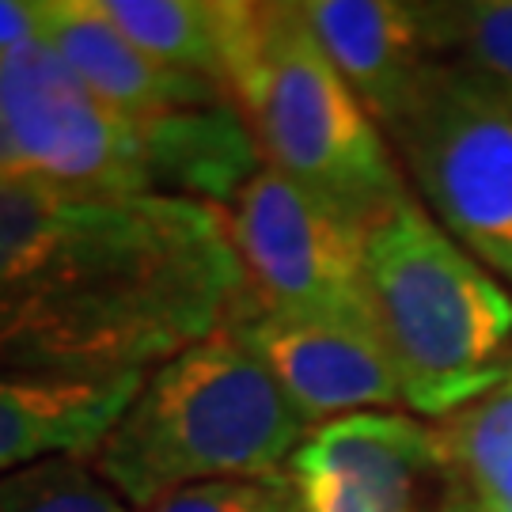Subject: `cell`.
I'll use <instances>...</instances> for the list:
<instances>
[{
    "mask_svg": "<svg viewBox=\"0 0 512 512\" xmlns=\"http://www.w3.org/2000/svg\"><path fill=\"white\" fill-rule=\"evenodd\" d=\"M224 213L247 281V311L376 323L365 274L368 236L293 179L262 164Z\"/></svg>",
    "mask_w": 512,
    "mask_h": 512,
    "instance_id": "cell-6",
    "label": "cell"
},
{
    "mask_svg": "<svg viewBox=\"0 0 512 512\" xmlns=\"http://www.w3.org/2000/svg\"><path fill=\"white\" fill-rule=\"evenodd\" d=\"M228 99L262 164L368 236L414 198L384 129L315 38L304 4L236 0Z\"/></svg>",
    "mask_w": 512,
    "mask_h": 512,
    "instance_id": "cell-2",
    "label": "cell"
},
{
    "mask_svg": "<svg viewBox=\"0 0 512 512\" xmlns=\"http://www.w3.org/2000/svg\"><path fill=\"white\" fill-rule=\"evenodd\" d=\"M0 512H137L88 459L61 456L0 478Z\"/></svg>",
    "mask_w": 512,
    "mask_h": 512,
    "instance_id": "cell-16",
    "label": "cell"
},
{
    "mask_svg": "<svg viewBox=\"0 0 512 512\" xmlns=\"http://www.w3.org/2000/svg\"><path fill=\"white\" fill-rule=\"evenodd\" d=\"M141 380L145 372L114 380L0 372V478L46 459H92Z\"/></svg>",
    "mask_w": 512,
    "mask_h": 512,
    "instance_id": "cell-12",
    "label": "cell"
},
{
    "mask_svg": "<svg viewBox=\"0 0 512 512\" xmlns=\"http://www.w3.org/2000/svg\"><path fill=\"white\" fill-rule=\"evenodd\" d=\"M387 141L421 209L512 289V103L448 61Z\"/></svg>",
    "mask_w": 512,
    "mask_h": 512,
    "instance_id": "cell-5",
    "label": "cell"
},
{
    "mask_svg": "<svg viewBox=\"0 0 512 512\" xmlns=\"http://www.w3.org/2000/svg\"><path fill=\"white\" fill-rule=\"evenodd\" d=\"M365 274L403 406L418 418H452L512 372V289L418 198L368 232Z\"/></svg>",
    "mask_w": 512,
    "mask_h": 512,
    "instance_id": "cell-4",
    "label": "cell"
},
{
    "mask_svg": "<svg viewBox=\"0 0 512 512\" xmlns=\"http://www.w3.org/2000/svg\"><path fill=\"white\" fill-rule=\"evenodd\" d=\"M285 475L300 512H440L444 448L437 421L368 410L311 429Z\"/></svg>",
    "mask_w": 512,
    "mask_h": 512,
    "instance_id": "cell-8",
    "label": "cell"
},
{
    "mask_svg": "<svg viewBox=\"0 0 512 512\" xmlns=\"http://www.w3.org/2000/svg\"><path fill=\"white\" fill-rule=\"evenodd\" d=\"M296 512H300V509H296Z\"/></svg>",
    "mask_w": 512,
    "mask_h": 512,
    "instance_id": "cell-20",
    "label": "cell"
},
{
    "mask_svg": "<svg viewBox=\"0 0 512 512\" xmlns=\"http://www.w3.org/2000/svg\"><path fill=\"white\" fill-rule=\"evenodd\" d=\"M4 179H31V167L19 152L16 133L8 126V110H4V99H0V183Z\"/></svg>",
    "mask_w": 512,
    "mask_h": 512,
    "instance_id": "cell-19",
    "label": "cell"
},
{
    "mask_svg": "<svg viewBox=\"0 0 512 512\" xmlns=\"http://www.w3.org/2000/svg\"><path fill=\"white\" fill-rule=\"evenodd\" d=\"M99 12L145 54L217 84L228 95L236 0H95Z\"/></svg>",
    "mask_w": 512,
    "mask_h": 512,
    "instance_id": "cell-14",
    "label": "cell"
},
{
    "mask_svg": "<svg viewBox=\"0 0 512 512\" xmlns=\"http://www.w3.org/2000/svg\"><path fill=\"white\" fill-rule=\"evenodd\" d=\"M38 42V16L35 4H16V0H0V57L12 50Z\"/></svg>",
    "mask_w": 512,
    "mask_h": 512,
    "instance_id": "cell-18",
    "label": "cell"
},
{
    "mask_svg": "<svg viewBox=\"0 0 512 512\" xmlns=\"http://www.w3.org/2000/svg\"><path fill=\"white\" fill-rule=\"evenodd\" d=\"M0 99L31 179L103 198L156 194L148 122L103 103L50 46L0 57Z\"/></svg>",
    "mask_w": 512,
    "mask_h": 512,
    "instance_id": "cell-7",
    "label": "cell"
},
{
    "mask_svg": "<svg viewBox=\"0 0 512 512\" xmlns=\"http://www.w3.org/2000/svg\"><path fill=\"white\" fill-rule=\"evenodd\" d=\"M236 327L308 433L338 418L403 406L399 372L372 319L247 311Z\"/></svg>",
    "mask_w": 512,
    "mask_h": 512,
    "instance_id": "cell-9",
    "label": "cell"
},
{
    "mask_svg": "<svg viewBox=\"0 0 512 512\" xmlns=\"http://www.w3.org/2000/svg\"><path fill=\"white\" fill-rule=\"evenodd\" d=\"M437 23L448 61L512 103V0L437 4Z\"/></svg>",
    "mask_w": 512,
    "mask_h": 512,
    "instance_id": "cell-15",
    "label": "cell"
},
{
    "mask_svg": "<svg viewBox=\"0 0 512 512\" xmlns=\"http://www.w3.org/2000/svg\"><path fill=\"white\" fill-rule=\"evenodd\" d=\"M444 448V509L440 512H512V372L437 421Z\"/></svg>",
    "mask_w": 512,
    "mask_h": 512,
    "instance_id": "cell-13",
    "label": "cell"
},
{
    "mask_svg": "<svg viewBox=\"0 0 512 512\" xmlns=\"http://www.w3.org/2000/svg\"><path fill=\"white\" fill-rule=\"evenodd\" d=\"M35 16L38 42L50 46L103 103L137 122L232 103L217 84L171 69L133 46L95 0H38Z\"/></svg>",
    "mask_w": 512,
    "mask_h": 512,
    "instance_id": "cell-11",
    "label": "cell"
},
{
    "mask_svg": "<svg viewBox=\"0 0 512 512\" xmlns=\"http://www.w3.org/2000/svg\"><path fill=\"white\" fill-rule=\"evenodd\" d=\"M243 311L247 281L220 205L0 183V372H148Z\"/></svg>",
    "mask_w": 512,
    "mask_h": 512,
    "instance_id": "cell-1",
    "label": "cell"
},
{
    "mask_svg": "<svg viewBox=\"0 0 512 512\" xmlns=\"http://www.w3.org/2000/svg\"><path fill=\"white\" fill-rule=\"evenodd\" d=\"M148 512H296V490L289 475L220 478L175 490Z\"/></svg>",
    "mask_w": 512,
    "mask_h": 512,
    "instance_id": "cell-17",
    "label": "cell"
},
{
    "mask_svg": "<svg viewBox=\"0 0 512 512\" xmlns=\"http://www.w3.org/2000/svg\"><path fill=\"white\" fill-rule=\"evenodd\" d=\"M304 437L308 425L232 323L148 368L88 463L133 509L148 512L198 482L285 475Z\"/></svg>",
    "mask_w": 512,
    "mask_h": 512,
    "instance_id": "cell-3",
    "label": "cell"
},
{
    "mask_svg": "<svg viewBox=\"0 0 512 512\" xmlns=\"http://www.w3.org/2000/svg\"><path fill=\"white\" fill-rule=\"evenodd\" d=\"M304 12L334 69L346 76L384 137L403 126L433 76L448 65L437 4L311 0Z\"/></svg>",
    "mask_w": 512,
    "mask_h": 512,
    "instance_id": "cell-10",
    "label": "cell"
}]
</instances>
